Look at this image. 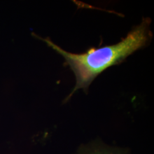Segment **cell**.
Listing matches in <instances>:
<instances>
[{
    "instance_id": "6da1fadb",
    "label": "cell",
    "mask_w": 154,
    "mask_h": 154,
    "mask_svg": "<svg viewBox=\"0 0 154 154\" xmlns=\"http://www.w3.org/2000/svg\"><path fill=\"white\" fill-rule=\"evenodd\" d=\"M151 22L149 18H145L119 42L100 48H91L81 54L67 51L48 37L42 38L34 33L33 35L62 55L66 65L74 73L76 84L67 98L69 99L78 90H88L95 78L109 67L121 63L129 55L146 46L152 35Z\"/></svg>"
},
{
    "instance_id": "7a4b0ae2",
    "label": "cell",
    "mask_w": 154,
    "mask_h": 154,
    "mask_svg": "<svg viewBox=\"0 0 154 154\" xmlns=\"http://www.w3.org/2000/svg\"><path fill=\"white\" fill-rule=\"evenodd\" d=\"M76 154H128L124 149L109 147L105 144L95 142L84 145L78 150Z\"/></svg>"
}]
</instances>
